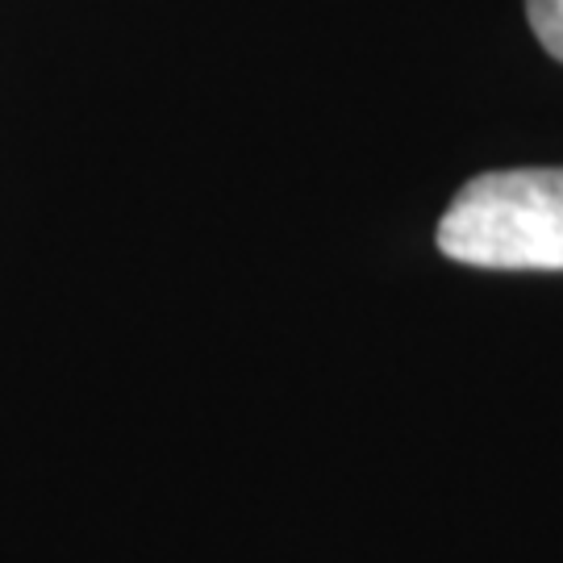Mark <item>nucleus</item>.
Here are the masks:
<instances>
[{
  "instance_id": "obj_2",
  "label": "nucleus",
  "mask_w": 563,
  "mask_h": 563,
  "mask_svg": "<svg viewBox=\"0 0 563 563\" xmlns=\"http://www.w3.org/2000/svg\"><path fill=\"white\" fill-rule=\"evenodd\" d=\"M526 18L539 46L563 63V0H526Z\"/></svg>"
},
{
  "instance_id": "obj_1",
  "label": "nucleus",
  "mask_w": 563,
  "mask_h": 563,
  "mask_svg": "<svg viewBox=\"0 0 563 563\" xmlns=\"http://www.w3.org/2000/svg\"><path fill=\"white\" fill-rule=\"evenodd\" d=\"M439 251L488 272H563V167L467 180L439 222Z\"/></svg>"
}]
</instances>
